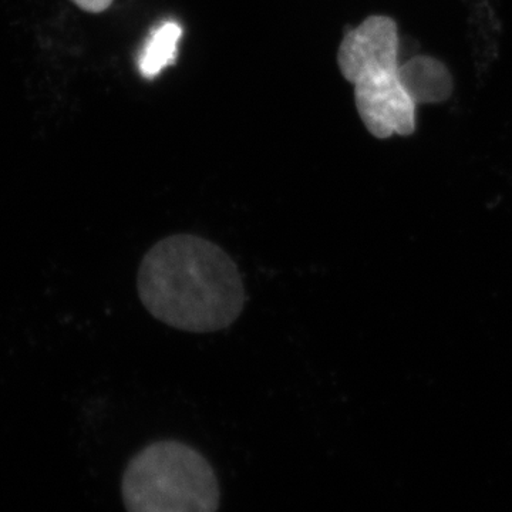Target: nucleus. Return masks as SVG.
I'll return each instance as SVG.
<instances>
[{
    "instance_id": "obj_1",
    "label": "nucleus",
    "mask_w": 512,
    "mask_h": 512,
    "mask_svg": "<svg viewBox=\"0 0 512 512\" xmlns=\"http://www.w3.org/2000/svg\"><path fill=\"white\" fill-rule=\"evenodd\" d=\"M137 289L151 316L194 333L227 329L244 311L247 299L231 256L192 234L158 241L141 261Z\"/></svg>"
},
{
    "instance_id": "obj_2",
    "label": "nucleus",
    "mask_w": 512,
    "mask_h": 512,
    "mask_svg": "<svg viewBox=\"0 0 512 512\" xmlns=\"http://www.w3.org/2000/svg\"><path fill=\"white\" fill-rule=\"evenodd\" d=\"M396 20L373 15L343 37L340 73L355 87L357 113L373 137L412 136L416 131L414 103L402 80Z\"/></svg>"
},
{
    "instance_id": "obj_3",
    "label": "nucleus",
    "mask_w": 512,
    "mask_h": 512,
    "mask_svg": "<svg viewBox=\"0 0 512 512\" xmlns=\"http://www.w3.org/2000/svg\"><path fill=\"white\" fill-rule=\"evenodd\" d=\"M128 512H217L220 487L207 458L180 441L148 444L124 471Z\"/></svg>"
},
{
    "instance_id": "obj_4",
    "label": "nucleus",
    "mask_w": 512,
    "mask_h": 512,
    "mask_svg": "<svg viewBox=\"0 0 512 512\" xmlns=\"http://www.w3.org/2000/svg\"><path fill=\"white\" fill-rule=\"evenodd\" d=\"M402 80L416 106L444 103L454 90L446 64L431 56H416L403 63Z\"/></svg>"
},
{
    "instance_id": "obj_5",
    "label": "nucleus",
    "mask_w": 512,
    "mask_h": 512,
    "mask_svg": "<svg viewBox=\"0 0 512 512\" xmlns=\"http://www.w3.org/2000/svg\"><path fill=\"white\" fill-rule=\"evenodd\" d=\"M181 35L183 29L175 22H165L150 33L138 57V70L146 79H154L165 67L175 63Z\"/></svg>"
},
{
    "instance_id": "obj_6",
    "label": "nucleus",
    "mask_w": 512,
    "mask_h": 512,
    "mask_svg": "<svg viewBox=\"0 0 512 512\" xmlns=\"http://www.w3.org/2000/svg\"><path fill=\"white\" fill-rule=\"evenodd\" d=\"M84 12L101 13L110 8L113 0H72Z\"/></svg>"
}]
</instances>
